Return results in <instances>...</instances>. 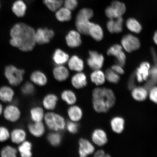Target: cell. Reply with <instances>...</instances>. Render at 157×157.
<instances>
[{"label":"cell","mask_w":157,"mask_h":157,"mask_svg":"<svg viewBox=\"0 0 157 157\" xmlns=\"http://www.w3.org/2000/svg\"><path fill=\"white\" fill-rule=\"evenodd\" d=\"M47 140L50 144L53 147H58L61 144L62 136L59 132L53 131L48 133L47 137Z\"/></svg>","instance_id":"obj_31"},{"label":"cell","mask_w":157,"mask_h":157,"mask_svg":"<svg viewBox=\"0 0 157 157\" xmlns=\"http://www.w3.org/2000/svg\"><path fill=\"white\" fill-rule=\"evenodd\" d=\"M68 67L70 69L77 72H82L84 67L83 60L76 56H72L68 60Z\"/></svg>","instance_id":"obj_21"},{"label":"cell","mask_w":157,"mask_h":157,"mask_svg":"<svg viewBox=\"0 0 157 157\" xmlns=\"http://www.w3.org/2000/svg\"><path fill=\"white\" fill-rule=\"evenodd\" d=\"M11 140L16 144H20L25 140L27 134L24 129L21 128H15L10 135Z\"/></svg>","instance_id":"obj_20"},{"label":"cell","mask_w":157,"mask_h":157,"mask_svg":"<svg viewBox=\"0 0 157 157\" xmlns=\"http://www.w3.org/2000/svg\"><path fill=\"white\" fill-rule=\"evenodd\" d=\"M28 129L29 132L33 136L38 138L42 136L46 131V128L42 121L29 123Z\"/></svg>","instance_id":"obj_14"},{"label":"cell","mask_w":157,"mask_h":157,"mask_svg":"<svg viewBox=\"0 0 157 157\" xmlns=\"http://www.w3.org/2000/svg\"><path fill=\"white\" fill-rule=\"evenodd\" d=\"M80 33L78 31L71 30L68 33L66 37L67 44L72 48H77L81 44L82 40Z\"/></svg>","instance_id":"obj_10"},{"label":"cell","mask_w":157,"mask_h":157,"mask_svg":"<svg viewBox=\"0 0 157 157\" xmlns=\"http://www.w3.org/2000/svg\"><path fill=\"white\" fill-rule=\"evenodd\" d=\"M44 3L52 11H56L61 7L63 3V0H44Z\"/></svg>","instance_id":"obj_37"},{"label":"cell","mask_w":157,"mask_h":157,"mask_svg":"<svg viewBox=\"0 0 157 157\" xmlns=\"http://www.w3.org/2000/svg\"><path fill=\"white\" fill-rule=\"evenodd\" d=\"M64 5L66 8L73 10L78 6V2L77 0H64Z\"/></svg>","instance_id":"obj_45"},{"label":"cell","mask_w":157,"mask_h":157,"mask_svg":"<svg viewBox=\"0 0 157 157\" xmlns=\"http://www.w3.org/2000/svg\"><path fill=\"white\" fill-rule=\"evenodd\" d=\"M3 111V109L2 105L0 103V116L1 115Z\"/></svg>","instance_id":"obj_54"},{"label":"cell","mask_w":157,"mask_h":157,"mask_svg":"<svg viewBox=\"0 0 157 157\" xmlns=\"http://www.w3.org/2000/svg\"><path fill=\"white\" fill-rule=\"evenodd\" d=\"M45 114L44 109L39 106H35L31 108L30 111V116L33 122H41L44 119Z\"/></svg>","instance_id":"obj_26"},{"label":"cell","mask_w":157,"mask_h":157,"mask_svg":"<svg viewBox=\"0 0 157 157\" xmlns=\"http://www.w3.org/2000/svg\"><path fill=\"white\" fill-rule=\"evenodd\" d=\"M12 10L17 17H24L27 10L26 4L22 0H17L13 3Z\"/></svg>","instance_id":"obj_22"},{"label":"cell","mask_w":157,"mask_h":157,"mask_svg":"<svg viewBox=\"0 0 157 157\" xmlns=\"http://www.w3.org/2000/svg\"><path fill=\"white\" fill-rule=\"evenodd\" d=\"M35 31L33 27L23 23H17L11 28L10 44L23 52H29L36 44Z\"/></svg>","instance_id":"obj_1"},{"label":"cell","mask_w":157,"mask_h":157,"mask_svg":"<svg viewBox=\"0 0 157 157\" xmlns=\"http://www.w3.org/2000/svg\"><path fill=\"white\" fill-rule=\"evenodd\" d=\"M93 22H91L90 20L84 17H76L75 25L78 31L80 34L88 35L90 27Z\"/></svg>","instance_id":"obj_12"},{"label":"cell","mask_w":157,"mask_h":157,"mask_svg":"<svg viewBox=\"0 0 157 157\" xmlns=\"http://www.w3.org/2000/svg\"><path fill=\"white\" fill-rule=\"evenodd\" d=\"M121 44L123 48L128 52L137 50L140 47L139 39L131 34H128L124 36L121 40Z\"/></svg>","instance_id":"obj_5"},{"label":"cell","mask_w":157,"mask_h":157,"mask_svg":"<svg viewBox=\"0 0 157 157\" xmlns=\"http://www.w3.org/2000/svg\"><path fill=\"white\" fill-rule=\"evenodd\" d=\"M112 69L118 74H123L124 73V71L122 67L117 64L112 67Z\"/></svg>","instance_id":"obj_48"},{"label":"cell","mask_w":157,"mask_h":157,"mask_svg":"<svg viewBox=\"0 0 157 157\" xmlns=\"http://www.w3.org/2000/svg\"><path fill=\"white\" fill-rule=\"evenodd\" d=\"M151 52L153 60L155 63V66H157V56L154 49L152 48Z\"/></svg>","instance_id":"obj_52"},{"label":"cell","mask_w":157,"mask_h":157,"mask_svg":"<svg viewBox=\"0 0 157 157\" xmlns=\"http://www.w3.org/2000/svg\"><path fill=\"white\" fill-rule=\"evenodd\" d=\"M93 142L98 146H102L107 142L108 139L106 133L102 129H95L91 135Z\"/></svg>","instance_id":"obj_13"},{"label":"cell","mask_w":157,"mask_h":157,"mask_svg":"<svg viewBox=\"0 0 157 157\" xmlns=\"http://www.w3.org/2000/svg\"><path fill=\"white\" fill-rule=\"evenodd\" d=\"M122 52V47L119 44H115L108 50L107 53L109 56H114L116 58Z\"/></svg>","instance_id":"obj_41"},{"label":"cell","mask_w":157,"mask_h":157,"mask_svg":"<svg viewBox=\"0 0 157 157\" xmlns=\"http://www.w3.org/2000/svg\"><path fill=\"white\" fill-rule=\"evenodd\" d=\"M93 105L95 111L98 113L107 112L113 106L116 98L113 92L105 88H97L92 93Z\"/></svg>","instance_id":"obj_2"},{"label":"cell","mask_w":157,"mask_h":157,"mask_svg":"<svg viewBox=\"0 0 157 157\" xmlns=\"http://www.w3.org/2000/svg\"><path fill=\"white\" fill-rule=\"evenodd\" d=\"M127 28L133 33H139L142 30V27L139 21L134 18H129L127 21Z\"/></svg>","instance_id":"obj_35"},{"label":"cell","mask_w":157,"mask_h":157,"mask_svg":"<svg viewBox=\"0 0 157 157\" xmlns=\"http://www.w3.org/2000/svg\"><path fill=\"white\" fill-rule=\"evenodd\" d=\"M114 21L113 19H110L107 23V28L108 30L111 33H113V24Z\"/></svg>","instance_id":"obj_49"},{"label":"cell","mask_w":157,"mask_h":157,"mask_svg":"<svg viewBox=\"0 0 157 157\" xmlns=\"http://www.w3.org/2000/svg\"><path fill=\"white\" fill-rule=\"evenodd\" d=\"M124 121L122 118L116 117L112 120L111 125L113 131L116 133L122 132L124 129Z\"/></svg>","instance_id":"obj_33"},{"label":"cell","mask_w":157,"mask_h":157,"mask_svg":"<svg viewBox=\"0 0 157 157\" xmlns=\"http://www.w3.org/2000/svg\"><path fill=\"white\" fill-rule=\"evenodd\" d=\"M69 58V55L60 49L55 51L52 56L53 60L57 65H63L68 62Z\"/></svg>","instance_id":"obj_23"},{"label":"cell","mask_w":157,"mask_h":157,"mask_svg":"<svg viewBox=\"0 0 157 157\" xmlns=\"http://www.w3.org/2000/svg\"><path fill=\"white\" fill-rule=\"evenodd\" d=\"M117 20L114 21V22L113 33H119L122 31L123 19L121 17H117Z\"/></svg>","instance_id":"obj_43"},{"label":"cell","mask_w":157,"mask_h":157,"mask_svg":"<svg viewBox=\"0 0 157 157\" xmlns=\"http://www.w3.org/2000/svg\"><path fill=\"white\" fill-rule=\"evenodd\" d=\"M25 74L24 70L13 65L7 66L5 68V75L10 85L17 86L23 81Z\"/></svg>","instance_id":"obj_4"},{"label":"cell","mask_w":157,"mask_h":157,"mask_svg":"<svg viewBox=\"0 0 157 157\" xmlns=\"http://www.w3.org/2000/svg\"><path fill=\"white\" fill-rule=\"evenodd\" d=\"M52 29L48 28H39L35 31V39L36 44H48L54 36Z\"/></svg>","instance_id":"obj_6"},{"label":"cell","mask_w":157,"mask_h":157,"mask_svg":"<svg viewBox=\"0 0 157 157\" xmlns=\"http://www.w3.org/2000/svg\"><path fill=\"white\" fill-rule=\"evenodd\" d=\"M66 128L69 132L75 134L78 132L79 126L77 122L70 121L67 122Z\"/></svg>","instance_id":"obj_42"},{"label":"cell","mask_w":157,"mask_h":157,"mask_svg":"<svg viewBox=\"0 0 157 157\" xmlns=\"http://www.w3.org/2000/svg\"><path fill=\"white\" fill-rule=\"evenodd\" d=\"M150 64L147 62H144L140 64L136 72L137 79L139 82H142L148 78L150 69Z\"/></svg>","instance_id":"obj_17"},{"label":"cell","mask_w":157,"mask_h":157,"mask_svg":"<svg viewBox=\"0 0 157 157\" xmlns=\"http://www.w3.org/2000/svg\"><path fill=\"white\" fill-rule=\"evenodd\" d=\"M14 96V91L9 86H3L0 88V100L4 102H10Z\"/></svg>","instance_id":"obj_24"},{"label":"cell","mask_w":157,"mask_h":157,"mask_svg":"<svg viewBox=\"0 0 157 157\" xmlns=\"http://www.w3.org/2000/svg\"><path fill=\"white\" fill-rule=\"evenodd\" d=\"M105 15L110 19L117 18L116 15L111 6L108 7L105 10Z\"/></svg>","instance_id":"obj_47"},{"label":"cell","mask_w":157,"mask_h":157,"mask_svg":"<svg viewBox=\"0 0 157 157\" xmlns=\"http://www.w3.org/2000/svg\"><path fill=\"white\" fill-rule=\"evenodd\" d=\"M96 41H101L103 37L102 29L99 25L93 23L90 29L89 34Z\"/></svg>","instance_id":"obj_29"},{"label":"cell","mask_w":157,"mask_h":157,"mask_svg":"<svg viewBox=\"0 0 157 157\" xmlns=\"http://www.w3.org/2000/svg\"><path fill=\"white\" fill-rule=\"evenodd\" d=\"M91 81L97 86L102 85L105 83V74L100 70H94L90 75Z\"/></svg>","instance_id":"obj_32"},{"label":"cell","mask_w":157,"mask_h":157,"mask_svg":"<svg viewBox=\"0 0 157 157\" xmlns=\"http://www.w3.org/2000/svg\"><path fill=\"white\" fill-rule=\"evenodd\" d=\"M56 16L58 20L60 22L67 21L71 18V12L65 7H60L56 11Z\"/></svg>","instance_id":"obj_28"},{"label":"cell","mask_w":157,"mask_h":157,"mask_svg":"<svg viewBox=\"0 0 157 157\" xmlns=\"http://www.w3.org/2000/svg\"><path fill=\"white\" fill-rule=\"evenodd\" d=\"M94 156L96 157H102L105 156H109L108 155L105 154V152L102 150H100L96 152L94 155Z\"/></svg>","instance_id":"obj_51"},{"label":"cell","mask_w":157,"mask_h":157,"mask_svg":"<svg viewBox=\"0 0 157 157\" xmlns=\"http://www.w3.org/2000/svg\"><path fill=\"white\" fill-rule=\"evenodd\" d=\"M17 150L13 147L7 146L2 149L1 155L2 157H16L17 156Z\"/></svg>","instance_id":"obj_39"},{"label":"cell","mask_w":157,"mask_h":157,"mask_svg":"<svg viewBox=\"0 0 157 157\" xmlns=\"http://www.w3.org/2000/svg\"><path fill=\"white\" fill-rule=\"evenodd\" d=\"M154 42L157 45V31L155 33L154 36Z\"/></svg>","instance_id":"obj_53"},{"label":"cell","mask_w":157,"mask_h":157,"mask_svg":"<svg viewBox=\"0 0 157 157\" xmlns=\"http://www.w3.org/2000/svg\"><path fill=\"white\" fill-rule=\"evenodd\" d=\"M105 78L111 83H117L120 80V77L118 74L114 71L111 69L106 70L105 74Z\"/></svg>","instance_id":"obj_40"},{"label":"cell","mask_w":157,"mask_h":157,"mask_svg":"<svg viewBox=\"0 0 157 157\" xmlns=\"http://www.w3.org/2000/svg\"><path fill=\"white\" fill-rule=\"evenodd\" d=\"M135 75H133L131 76L130 79L129 80L128 83V88L129 89L132 90L135 88Z\"/></svg>","instance_id":"obj_50"},{"label":"cell","mask_w":157,"mask_h":157,"mask_svg":"<svg viewBox=\"0 0 157 157\" xmlns=\"http://www.w3.org/2000/svg\"><path fill=\"white\" fill-rule=\"evenodd\" d=\"M149 76L150 79L145 85L147 90H150L157 83V66H155L150 70Z\"/></svg>","instance_id":"obj_34"},{"label":"cell","mask_w":157,"mask_h":157,"mask_svg":"<svg viewBox=\"0 0 157 157\" xmlns=\"http://www.w3.org/2000/svg\"><path fill=\"white\" fill-rule=\"evenodd\" d=\"M54 77L57 81L62 82L66 81L69 76L67 69L63 65H58L53 70Z\"/></svg>","instance_id":"obj_18"},{"label":"cell","mask_w":157,"mask_h":157,"mask_svg":"<svg viewBox=\"0 0 157 157\" xmlns=\"http://www.w3.org/2000/svg\"><path fill=\"white\" fill-rule=\"evenodd\" d=\"M21 90V93L25 96L32 95L35 93V87L32 82H27L23 84Z\"/></svg>","instance_id":"obj_38"},{"label":"cell","mask_w":157,"mask_h":157,"mask_svg":"<svg viewBox=\"0 0 157 157\" xmlns=\"http://www.w3.org/2000/svg\"><path fill=\"white\" fill-rule=\"evenodd\" d=\"M149 97L153 102L157 104V87H153L150 90Z\"/></svg>","instance_id":"obj_46"},{"label":"cell","mask_w":157,"mask_h":157,"mask_svg":"<svg viewBox=\"0 0 157 157\" xmlns=\"http://www.w3.org/2000/svg\"><path fill=\"white\" fill-rule=\"evenodd\" d=\"M58 101L57 96L54 94L50 93L44 97L42 101V105L45 109L52 111L56 109Z\"/></svg>","instance_id":"obj_16"},{"label":"cell","mask_w":157,"mask_h":157,"mask_svg":"<svg viewBox=\"0 0 157 157\" xmlns=\"http://www.w3.org/2000/svg\"><path fill=\"white\" fill-rule=\"evenodd\" d=\"M78 154L80 157H86L93 154L95 148L88 139L81 138L78 141Z\"/></svg>","instance_id":"obj_7"},{"label":"cell","mask_w":157,"mask_h":157,"mask_svg":"<svg viewBox=\"0 0 157 157\" xmlns=\"http://www.w3.org/2000/svg\"><path fill=\"white\" fill-rule=\"evenodd\" d=\"M0 8H1V2H0Z\"/></svg>","instance_id":"obj_55"},{"label":"cell","mask_w":157,"mask_h":157,"mask_svg":"<svg viewBox=\"0 0 157 157\" xmlns=\"http://www.w3.org/2000/svg\"><path fill=\"white\" fill-rule=\"evenodd\" d=\"M33 145L28 141H25L20 144L18 150L20 155L22 157H31L33 156L32 152Z\"/></svg>","instance_id":"obj_27"},{"label":"cell","mask_w":157,"mask_h":157,"mask_svg":"<svg viewBox=\"0 0 157 157\" xmlns=\"http://www.w3.org/2000/svg\"><path fill=\"white\" fill-rule=\"evenodd\" d=\"M89 54V58L87 61L88 65L94 70H100L102 67L104 63L103 55L95 51H90Z\"/></svg>","instance_id":"obj_8"},{"label":"cell","mask_w":157,"mask_h":157,"mask_svg":"<svg viewBox=\"0 0 157 157\" xmlns=\"http://www.w3.org/2000/svg\"><path fill=\"white\" fill-rule=\"evenodd\" d=\"M44 120L47 127L52 131L60 132L66 128V120L58 113L49 112L45 114Z\"/></svg>","instance_id":"obj_3"},{"label":"cell","mask_w":157,"mask_h":157,"mask_svg":"<svg viewBox=\"0 0 157 157\" xmlns=\"http://www.w3.org/2000/svg\"><path fill=\"white\" fill-rule=\"evenodd\" d=\"M4 116L6 119L12 122L18 121L21 116L20 110L16 106L8 105L3 111Z\"/></svg>","instance_id":"obj_9"},{"label":"cell","mask_w":157,"mask_h":157,"mask_svg":"<svg viewBox=\"0 0 157 157\" xmlns=\"http://www.w3.org/2000/svg\"><path fill=\"white\" fill-rule=\"evenodd\" d=\"M71 83L76 89H81L86 87L87 85V80L85 74L81 72H78L72 76Z\"/></svg>","instance_id":"obj_11"},{"label":"cell","mask_w":157,"mask_h":157,"mask_svg":"<svg viewBox=\"0 0 157 157\" xmlns=\"http://www.w3.org/2000/svg\"><path fill=\"white\" fill-rule=\"evenodd\" d=\"M60 97L63 101L70 105H75L77 101L76 94L71 90H63L61 93Z\"/></svg>","instance_id":"obj_25"},{"label":"cell","mask_w":157,"mask_h":157,"mask_svg":"<svg viewBox=\"0 0 157 157\" xmlns=\"http://www.w3.org/2000/svg\"><path fill=\"white\" fill-rule=\"evenodd\" d=\"M132 96L133 99L137 101H143L146 99L148 92L146 88L143 87L134 88L132 89Z\"/></svg>","instance_id":"obj_30"},{"label":"cell","mask_w":157,"mask_h":157,"mask_svg":"<svg viewBox=\"0 0 157 157\" xmlns=\"http://www.w3.org/2000/svg\"><path fill=\"white\" fill-rule=\"evenodd\" d=\"M30 80L33 84L39 86H44L48 83V79L44 72L36 71L31 75Z\"/></svg>","instance_id":"obj_19"},{"label":"cell","mask_w":157,"mask_h":157,"mask_svg":"<svg viewBox=\"0 0 157 157\" xmlns=\"http://www.w3.org/2000/svg\"><path fill=\"white\" fill-rule=\"evenodd\" d=\"M10 137L8 130L4 127H0V142H4L6 141Z\"/></svg>","instance_id":"obj_44"},{"label":"cell","mask_w":157,"mask_h":157,"mask_svg":"<svg viewBox=\"0 0 157 157\" xmlns=\"http://www.w3.org/2000/svg\"><path fill=\"white\" fill-rule=\"evenodd\" d=\"M111 6L115 12L117 17H121L126 10L124 4L118 1H113L111 3Z\"/></svg>","instance_id":"obj_36"},{"label":"cell","mask_w":157,"mask_h":157,"mask_svg":"<svg viewBox=\"0 0 157 157\" xmlns=\"http://www.w3.org/2000/svg\"><path fill=\"white\" fill-rule=\"evenodd\" d=\"M67 115L70 121L78 122L83 117V111L79 106L74 105H70L67 111Z\"/></svg>","instance_id":"obj_15"}]
</instances>
